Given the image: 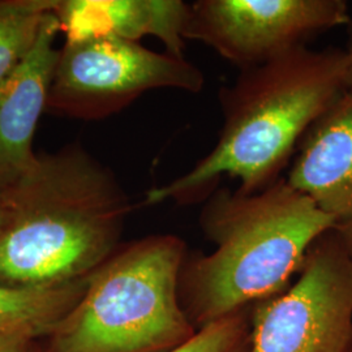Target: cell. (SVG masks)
Listing matches in <instances>:
<instances>
[{
  "instance_id": "obj_10",
  "label": "cell",
  "mask_w": 352,
  "mask_h": 352,
  "mask_svg": "<svg viewBox=\"0 0 352 352\" xmlns=\"http://www.w3.org/2000/svg\"><path fill=\"white\" fill-rule=\"evenodd\" d=\"M188 7L182 0H58L54 14L67 41L115 37L139 42L151 36L168 54L183 56Z\"/></svg>"
},
{
  "instance_id": "obj_1",
  "label": "cell",
  "mask_w": 352,
  "mask_h": 352,
  "mask_svg": "<svg viewBox=\"0 0 352 352\" xmlns=\"http://www.w3.org/2000/svg\"><path fill=\"white\" fill-rule=\"evenodd\" d=\"M344 90L340 51L299 46L241 69L232 85L219 90L223 126L213 149L186 174L149 189L144 204L206 201L223 176L239 179L247 193L269 187Z\"/></svg>"
},
{
  "instance_id": "obj_4",
  "label": "cell",
  "mask_w": 352,
  "mask_h": 352,
  "mask_svg": "<svg viewBox=\"0 0 352 352\" xmlns=\"http://www.w3.org/2000/svg\"><path fill=\"white\" fill-rule=\"evenodd\" d=\"M187 245L175 235L132 241L88 277L69 314L51 333L47 352H167L190 340L179 300Z\"/></svg>"
},
{
  "instance_id": "obj_5",
  "label": "cell",
  "mask_w": 352,
  "mask_h": 352,
  "mask_svg": "<svg viewBox=\"0 0 352 352\" xmlns=\"http://www.w3.org/2000/svg\"><path fill=\"white\" fill-rule=\"evenodd\" d=\"M201 69L184 56L115 37L65 41L51 81L47 110L81 120L119 113L155 89L201 91Z\"/></svg>"
},
{
  "instance_id": "obj_3",
  "label": "cell",
  "mask_w": 352,
  "mask_h": 352,
  "mask_svg": "<svg viewBox=\"0 0 352 352\" xmlns=\"http://www.w3.org/2000/svg\"><path fill=\"white\" fill-rule=\"evenodd\" d=\"M336 225L285 177L253 193L215 189L200 215L214 250L187 252L179 274L192 325L199 330L283 291L311 245Z\"/></svg>"
},
{
  "instance_id": "obj_8",
  "label": "cell",
  "mask_w": 352,
  "mask_h": 352,
  "mask_svg": "<svg viewBox=\"0 0 352 352\" xmlns=\"http://www.w3.org/2000/svg\"><path fill=\"white\" fill-rule=\"evenodd\" d=\"M54 12L41 28L25 59L0 82V193L11 188L34 166L33 139L47 98L60 49Z\"/></svg>"
},
{
  "instance_id": "obj_16",
  "label": "cell",
  "mask_w": 352,
  "mask_h": 352,
  "mask_svg": "<svg viewBox=\"0 0 352 352\" xmlns=\"http://www.w3.org/2000/svg\"><path fill=\"white\" fill-rule=\"evenodd\" d=\"M29 340L0 338V352H28Z\"/></svg>"
},
{
  "instance_id": "obj_17",
  "label": "cell",
  "mask_w": 352,
  "mask_h": 352,
  "mask_svg": "<svg viewBox=\"0 0 352 352\" xmlns=\"http://www.w3.org/2000/svg\"><path fill=\"white\" fill-rule=\"evenodd\" d=\"M3 210H4V205H3V197L0 195V223H1V218H3Z\"/></svg>"
},
{
  "instance_id": "obj_12",
  "label": "cell",
  "mask_w": 352,
  "mask_h": 352,
  "mask_svg": "<svg viewBox=\"0 0 352 352\" xmlns=\"http://www.w3.org/2000/svg\"><path fill=\"white\" fill-rule=\"evenodd\" d=\"M58 0H0V82L32 51Z\"/></svg>"
},
{
  "instance_id": "obj_13",
  "label": "cell",
  "mask_w": 352,
  "mask_h": 352,
  "mask_svg": "<svg viewBox=\"0 0 352 352\" xmlns=\"http://www.w3.org/2000/svg\"><path fill=\"white\" fill-rule=\"evenodd\" d=\"M251 308L201 327L186 343L167 352H248Z\"/></svg>"
},
{
  "instance_id": "obj_9",
  "label": "cell",
  "mask_w": 352,
  "mask_h": 352,
  "mask_svg": "<svg viewBox=\"0 0 352 352\" xmlns=\"http://www.w3.org/2000/svg\"><path fill=\"white\" fill-rule=\"evenodd\" d=\"M337 223L352 219V93L344 90L304 135L285 177Z\"/></svg>"
},
{
  "instance_id": "obj_2",
  "label": "cell",
  "mask_w": 352,
  "mask_h": 352,
  "mask_svg": "<svg viewBox=\"0 0 352 352\" xmlns=\"http://www.w3.org/2000/svg\"><path fill=\"white\" fill-rule=\"evenodd\" d=\"M0 195V283L14 286L88 278L119 248L132 209L115 176L72 145L38 155Z\"/></svg>"
},
{
  "instance_id": "obj_15",
  "label": "cell",
  "mask_w": 352,
  "mask_h": 352,
  "mask_svg": "<svg viewBox=\"0 0 352 352\" xmlns=\"http://www.w3.org/2000/svg\"><path fill=\"white\" fill-rule=\"evenodd\" d=\"M334 230L338 234L343 245L346 247V250L351 254L352 257V219L337 223Z\"/></svg>"
},
{
  "instance_id": "obj_7",
  "label": "cell",
  "mask_w": 352,
  "mask_h": 352,
  "mask_svg": "<svg viewBox=\"0 0 352 352\" xmlns=\"http://www.w3.org/2000/svg\"><path fill=\"white\" fill-rule=\"evenodd\" d=\"M349 23L343 0H197L189 3L184 39L201 42L244 69Z\"/></svg>"
},
{
  "instance_id": "obj_6",
  "label": "cell",
  "mask_w": 352,
  "mask_h": 352,
  "mask_svg": "<svg viewBox=\"0 0 352 352\" xmlns=\"http://www.w3.org/2000/svg\"><path fill=\"white\" fill-rule=\"evenodd\" d=\"M296 279L251 307L248 352H347L352 340V257L336 230L307 252Z\"/></svg>"
},
{
  "instance_id": "obj_14",
  "label": "cell",
  "mask_w": 352,
  "mask_h": 352,
  "mask_svg": "<svg viewBox=\"0 0 352 352\" xmlns=\"http://www.w3.org/2000/svg\"><path fill=\"white\" fill-rule=\"evenodd\" d=\"M343 84L352 93V34L349 47L343 52Z\"/></svg>"
},
{
  "instance_id": "obj_18",
  "label": "cell",
  "mask_w": 352,
  "mask_h": 352,
  "mask_svg": "<svg viewBox=\"0 0 352 352\" xmlns=\"http://www.w3.org/2000/svg\"><path fill=\"white\" fill-rule=\"evenodd\" d=\"M347 352H352V340L351 343H350V347H349V350H347Z\"/></svg>"
},
{
  "instance_id": "obj_11",
  "label": "cell",
  "mask_w": 352,
  "mask_h": 352,
  "mask_svg": "<svg viewBox=\"0 0 352 352\" xmlns=\"http://www.w3.org/2000/svg\"><path fill=\"white\" fill-rule=\"evenodd\" d=\"M88 278L55 286L0 283V338L51 334L82 296Z\"/></svg>"
}]
</instances>
